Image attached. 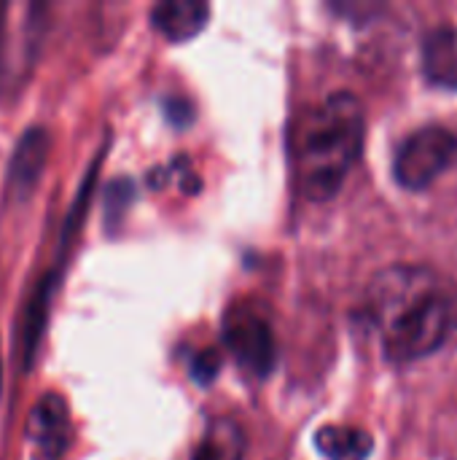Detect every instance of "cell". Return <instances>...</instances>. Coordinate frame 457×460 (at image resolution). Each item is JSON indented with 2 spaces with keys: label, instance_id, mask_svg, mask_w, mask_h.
Masks as SVG:
<instances>
[{
  "label": "cell",
  "instance_id": "4",
  "mask_svg": "<svg viewBox=\"0 0 457 460\" xmlns=\"http://www.w3.org/2000/svg\"><path fill=\"white\" fill-rule=\"evenodd\" d=\"M224 345L240 367L264 377L277 361V342L269 321L250 305H234L224 318Z\"/></svg>",
  "mask_w": 457,
  "mask_h": 460
},
{
  "label": "cell",
  "instance_id": "3",
  "mask_svg": "<svg viewBox=\"0 0 457 460\" xmlns=\"http://www.w3.org/2000/svg\"><path fill=\"white\" fill-rule=\"evenodd\" d=\"M457 159V135L442 124L412 132L393 156V178L407 191L428 189Z\"/></svg>",
  "mask_w": 457,
  "mask_h": 460
},
{
  "label": "cell",
  "instance_id": "11",
  "mask_svg": "<svg viewBox=\"0 0 457 460\" xmlns=\"http://www.w3.org/2000/svg\"><path fill=\"white\" fill-rule=\"evenodd\" d=\"M51 291H54V272L46 275L40 280V286L35 288L27 315H24V337H22V348H24V369H32V358L38 353V342L43 337L46 329V318H48V302H51Z\"/></svg>",
  "mask_w": 457,
  "mask_h": 460
},
{
  "label": "cell",
  "instance_id": "1",
  "mask_svg": "<svg viewBox=\"0 0 457 460\" xmlns=\"http://www.w3.org/2000/svg\"><path fill=\"white\" fill-rule=\"evenodd\" d=\"M361 318L385 361H420L457 332V280L423 264L385 267L364 294Z\"/></svg>",
  "mask_w": 457,
  "mask_h": 460
},
{
  "label": "cell",
  "instance_id": "5",
  "mask_svg": "<svg viewBox=\"0 0 457 460\" xmlns=\"http://www.w3.org/2000/svg\"><path fill=\"white\" fill-rule=\"evenodd\" d=\"M48 148H51V135L46 132V127L32 124L16 137L5 172L8 194H13L16 199H27L35 191L48 159Z\"/></svg>",
  "mask_w": 457,
  "mask_h": 460
},
{
  "label": "cell",
  "instance_id": "13",
  "mask_svg": "<svg viewBox=\"0 0 457 460\" xmlns=\"http://www.w3.org/2000/svg\"><path fill=\"white\" fill-rule=\"evenodd\" d=\"M0 388H3V364H0Z\"/></svg>",
  "mask_w": 457,
  "mask_h": 460
},
{
  "label": "cell",
  "instance_id": "2",
  "mask_svg": "<svg viewBox=\"0 0 457 460\" xmlns=\"http://www.w3.org/2000/svg\"><path fill=\"white\" fill-rule=\"evenodd\" d=\"M366 143V111L350 92H334L304 108L288 132L291 167L307 199H331L361 159Z\"/></svg>",
  "mask_w": 457,
  "mask_h": 460
},
{
  "label": "cell",
  "instance_id": "12",
  "mask_svg": "<svg viewBox=\"0 0 457 460\" xmlns=\"http://www.w3.org/2000/svg\"><path fill=\"white\" fill-rule=\"evenodd\" d=\"M194 369H191V375H194V380H199L202 385H207L215 375H218V369H221V358L213 353V350H202L197 358H194V364H191Z\"/></svg>",
  "mask_w": 457,
  "mask_h": 460
},
{
  "label": "cell",
  "instance_id": "8",
  "mask_svg": "<svg viewBox=\"0 0 457 460\" xmlns=\"http://www.w3.org/2000/svg\"><path fill=\"white\" fill-rule=\"evenodd\" d=\"M423 70L436 86L457 89V30L439 27L423 40Z\"/></svg>",
  "mask_w": 457,
  "mask_h": 460
},
{
  "label": "cell",
  "instance_id": "10",
  "mask_svg": "<svg viewBox=\"0 0 457 460\" xmlns=\"http://www.w3.org/2000/svg\"><path fill=\"white\" fill-rule=\"evenodd\" d=\"M315 447L326 460H366L372 456L374 439L358 426H323L315 434Z\"/></svg>",
  "mask_w": 457,
  "mask_h": 460
},
{
  "label": "cell",
  "instance_id": "9",
  "mask_svg": "<svg viewBox=\"0 0 457 460\" xmlns=\"http://www.w3.org/2000/svg\"><path fill=\"white\" fill-rule=\"evenodd\" d=\"M245 431L232 418H215L197 442L191 460H245Z\"/></svg>",
  "mask_w": 457,
  "mask_h": 460
},
{
  "label": "cell",
  "instance_id": "7",
  "mask_svg": "<svg viewBox=\"0 0 457 460\" xmlns=\"http://www.w3.org/2000/svg\"><path fill=\"white\" fill-rule=\"evenodd\" d=\"M210 5L199 0H164L151 11V24L172 43H183L202 32L207 24Z\"/></svg>",
  "mask_w": 457,
  "mask_h": 460
},
{
  "label": "cell",
  "instance_id": "6",
  "mask_svg": "<svg viewBox=\"0 0 457 460\" xmlns=\"http://www.w3.org/2000/svg\"><path fill=\"white\" fill-rule=\"evenodd\" d=\"M27 437L46 453V458H59L70 445V412L59 394H43L27 418Z\"/></svg>",
  "mask_w": 457,
  "mask_h": 460
}]
</instances>
